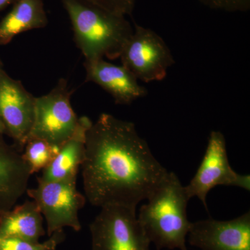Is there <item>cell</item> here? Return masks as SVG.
<instances>
[{
    "label": "cell",
    "instance_id": "obj_1",
    "mask_svg": "<svg viewBox=\"0 0 250 250\" xmlns=\"http://www.w3.org/2000/svg\"><path fill=\"white\" fill-rule=\"evenodd\" d=\"M82 167L85 197L100 208L136 209L169 173L134 123L108 113H102L87 130Z\"/></svg>",
    "mask_w": 250,
    "mask_h": 250
},
{
    "label": "cell",
    "instance_id": "obj_2",
    "mask_svg": "<svg viewBox=\"0 0 250 250\" xmlns=\"http://www.w3.org/2000/svg\"><path fill=\"white\" fill-rule=\"evenodd\" d=\"M71 22L74 40L85 60L119 59L134 27L125 16L89 0H62Z\"/></svg>",
    "mask_w": 250,
    "mask_h": 250
},
{
    "label": "cell",
    "instance_id": "obj_3",
    "mask_svg": "<svg viewBox=\"0 0 250 250\" xmlns=\"http://www.w3.org/2000/svg\"><path fill=\"white\" fill-rule=\"evenodd\" d=\"M147 200L137 217L150 243L158 250H188L186 243L192 224L187 215L190 199L177 174L169 172Z\"/></svg>",
    "mask_w": 250,
    "mask_h": 250
},
{
    "label": "cell",
    "instance_id": "obj_4",
    "mask_svg": "<svg viewBox=\"0 0 250 250\" xmlns=\"http://www.w3.org/2000/svg\"><path fill=\"white\" fill-rule=\"evenodd\" d=\"M72 93L67 81L62 78L49 93L35 98L29 138L42 139L60 147L71 137L80 123L70 103Z\"/></svg>",
    "mask_w": 250,
    "mask_h": 250
},
{
    "label": "cell",
    "instance_id": "obj_5",
    "mask_svg": "<svg viewBox=\"0 0 250 250\" xmlns=\"http://www.w3.org/2000/svg\"><path fill=\"white\" fill-rule=\"evenodd\" d=\"M92 250H149L150 241L139 223L136 209L111 205L90 225Z\"/></svg>",
    "mask_w": 250,
    "mask_h": 250
},
{
    "label": "cell",
    "instance_id": "obj_6",
    "mask_svg": "<svg viewBox=\"0 0 250 250\" xmlns=\"http://www.w3.org/2000/svg\"><path fill=\"white\" fill-rule=\"evenodd\" d=\"M134 24V32L120 56L122 65L144 83L164 80L174 64L170 48L155 31Z\"/></svg>",
    "mask_w": 250,
    "mask_h": 250
},
{
    "label": "cell",
    "instance_id": "obj_7",
    "mask_svg": "<svg viewBox=\"0 0 250 250\" xmlns=\"http://www.w3.org/2000/svg\"><path fill=\"white\" fill-rule=\"evenodd\" d=\"M76 181L38 180L37 187L26 192L45 218L48 236L66 227L76 231L82 229L79 212L84 207L86 199L77 190Z\"/></svg>",
    "mask_w": 250,
    "mask_h": 250
},
{
    "label": "cell",
    "instance_id": "obj_8",
    "mask_svg": "<svg viewBox=\"0 0 250 250\" xmlns=\"http://www.w3.org/2000/svg\"><path fill=\"white\" fill-rule=\"evenodd\" d=\"M218 186L239 187L250 191V177L233 170L228 159L225 136L220 131H212L201 164L185 190L190 200L197 197L208 210L207 195Z\"/></svg>",
    "mask_w": 250,
    "mask_h": 250
},
{
    "label": "cell",
    "instance_id": "obj_9",
    "mask_svg": "<svg viewBox=\"0 0 250 250\" xmlns=\"http://www.w3.org/2000/svg\"><path fill=\"white\" fill-rule=\"evenodd\" d=\"M35 98L21 81L14 80L4 70L0 72V118L6 135L21 151L34 123Z\"/></svg>",
    "mask_w": 250,
    "mask_h": 250
},
{
    "label": "cell",
    "instance_id": "obj_10",
    "mask_svg": "<svg viewBox=\"0 0 250 250\" xmlns=\"http://www.w3.org/2000/svg\"><path fill=\"white\" fill-rule=\"evenodd\" d=\"M188 243L201 250H250V212L231 220L192 223Z\"/></svg>",
    "mask_w": 250,
    "mask_h": 250
},
{
    "label": "cell",
    "instance_id": "obj_11",
    "mask_svg": "<svg viewBox=\"0 0 250 250\" xmlns=\"http://www.w3.org/2000/svg\"><path fill=\"white\" fill-rule=\"evenodd\" d=\"M83 66L85 81L93 82L106 90L116 104L129 105L147 95L146 87L140 85L139 80L124 65L99 59L85 60Z\"/></svg>",
    "mask_w": 250,
    "mask_h": 250
},
{
    "label": "cell",
    "instance_id": "obj_12",
    "mask_svg": "<svg viewBox=\"0 0 250 250\" xmlns=\"http://www.w3.org/2000/svg\"><path fill=\"white\" fill-rule=\"evenodd\" d=\"M31 175L22 151L0 134V215L14 207L27 192Z\"/></svg>",
    "mask_w": 250,
    "mask_h": 250
},
{
    "label": "cell",
    "instance_id": "obj_13",
    "mask_svg": "<svg viewBox=\"0 0 250 250\" xmlns=\"http://www.w3.org/2000/svg\"><path fill=\"white\" fill-rule=\"evenodd\" d=\"M92 123L87 116L80 118L76 131L61 146L57 156L42 170L38 180L47 182L77 179L79 167L84 158L86 131Z\"/></svg>",
    "mask_w": 250,
    "mask_h": 250
},
{
    "label": "cell",
    "instance_id": "obj_14",
    "mask_svg": "<svg viewBox=\"0 0 250 250\" xmlns=\"http://www.w3.org/2000/svg\"><path fill=\"white\" fill-rule=\"evenodd\" d=\"M45 234L43 216L34 201H27L0 215V237L38 243Z\"/></svg>",
    "mask_w": 250,
    "mask_h": 250
},
{
    "label": "cell",
    "instance_id": "obj_15",
    "mask_svg": "<svg viewBox=\"0 0 250 250\" xmlns=\"http://www.w3.org/2000/svg\"><path fill=\"white\" fill-rule=\"evenodd\" d=\"M47 23L42 0H18L0 21V45H8L25 31L45 28Z\"/></svg>",
    "mask_w": 250,
    "mask_h": 250
},
{
    "label": "cell",
    "instance_id": "obj_16",
    "mask_svg": "<svg viewBox=\"0 0 250 250\" xmlns=\"http://www.w3.org/2000/svg\"><path fill=\"white\" fill-rule=\"evenodd\" d=\"M60 147L52 146L42 139L29 138L23 149L22 158L29 166L31 174L47 167L57 156Z\"/></svg>",
    "mask_w": 250,
    "mask_h": 250
},
{
    "label": "cell",
    "instance_id": "obj_17",
    "mask_svg": "<svg viewBox=\"0 0 250 250\" xmlns=\"http://www.w3.org/2000/svg\"><path fill=\"white\" fill-rule=\"evenodd\" d=\"M43 243H33L19 238L0 237V250H57V246L65 240L63 229L56 231Z\"/></svg>",
    "mask_w": 250,
    "mask_h": 250
},
{
    "label": "cell",
    "instance_id": "obj_18",
    "mask_svg": "<svg viewBox=\"0 0 250 250\" xmlns=\"http://www.w3.org/2000/svg\"><path fill=\"white\" fill-rule=\"evenodd\" d=\"M210 9L225 12H246L250 9V0H198Z\"/></svg>",
    "mask_w": 250,
    "mask_h": 250
},
{
    "label": "cell",
    "instance_id": "obj_19",
    "mask_svg": "<svg viewBox=\"0 0 250 250\" xmlns=\"http://www.w3.org/2000/svg\"><path fill=\"white\" fill-rule=\"evenodd\" d=\"M104 9L115 14L131 16L136 6V0H89Z\"/></svg>",
    "mask_w": 250,
    "mask_h": 250
},
{
    "label": "cell",
    "instance_id": "obj_20",
    "mask_svg": "<svg viewBox=\"0 0 250 250\" xmlns=\"http://www.w3.org/2000/svg\"><path fill=\"white\" fill-rule=\"evenodd\" d=\"M18 0H0V12L6 9L10 5H14Z\"/></svg>",
    "mask_w": 250,
    "mask_h": 250
},
{
    "label": "cell",
    "instance_id": "obj_21",
    "mask_svg": "<svg viewBox=\"0 0 250 250\" xmlns=\"http://www.w3.org/2000/svg\"><path fill=\"white\" fill-rule=\"evenodd\" d=\"M0 134L6 135V127H5L4 123H3L2 121H1V118H0Z\"/></svg>",
    "mask_w": 250,
    "mask_h": 250
},
{
    "label": "cell",
    "instance_id": "obj_22",
    "mask_svg": "<svg viewBox=\"0 0 250 250\" xmlns=\"http://www.w3.org/2000/svg\"><path fill=\"white\" fill-rule=\"evenodd\" d=\"M4 70V69H3L2 62H1V59H0V72H1V70Z\"/></svg>",
    "mask_w": 250,
    "mask_h": 250
}]
</instances>
